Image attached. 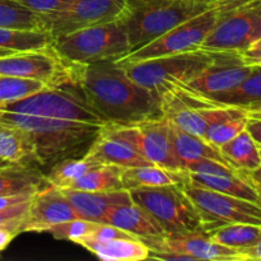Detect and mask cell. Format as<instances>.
<instances>
[{
	"label": "cell",
	"instance_id": "1",
	"mask_svg": "<svg viewBox=\"0 0 261 261\" xmlns=\"http://www.w3.org/2000/svg\"><path fill=\"white\" fill-rule=\"evenodd\" d=\"M71 86L109 124L129 125L162 116L160 98L135 83L115 60L71 64Z\"/></svg>",
	"mask_w": 261,
	"mask_h": 261
},
{
	"label": "cell",
	"instance_id": "2",
	"mask_svg": "<svg viewBox=\"0 0 261 261\" xmlns=\"http://www.w3.org/2000/svg\"><path fill=\"white\" fill-rule=\"evenodd\" d=\"M221 2L223 0H127L117 22L126 33L132 53Z\"/></svg>",
	"mask_w": 261,
	"mask_h": 261
},
{
	"label": "cell",
	"instance_id": "3",
	"mask_svg": "<svg viewBox=\"0 0 261 261\" xmlns=\"http://www.w3.org/2000/svg\"><path fill=\"white\" fill-rule=\"evenodd\" d=\"M0 124L28 133L40 165L71 152L98 135L102 126L0 110Z\"/></svg>",
	"mask_w": 261,
	"mask_h": 261
},
{
	"label": "cell",
	"instance_id": "4",
	"mask_svg": "<svg viewBox=\"0 0 261 261\" xmlns=\"http://www.w3.org/2000/svg\"><path fill=\"white\" fill-rule=\"evenodd\" d=\"M245 0H223L214 7L204 10L200 14L185 20L176 25L168 32L163 33L152 42L147 43L138 50L126 54L122 58L116 59V64L120 66L129 65L148 59L158 56L173 55V54L186 53V51L200 48L204 41L213 31L219 18L231 8L241 4Z\"/></svg>",
	"mask_w": 261,
	"mask_h": 261
},
{
	"label": "cell",
	"instance_id": "5",
	"mask_svg": "<svg viewBox=\"0 0 261 261\" xmlns=\"http://www.w3.org/2000/svg\"><path fill=\"white\" fill-rule=\"evenodd\" d=\"M54 50L71 64L116 60L130 53L127 36L119 22L83 28L53 41Z\"/></svg>",
	"mask_w": 261,
	"mask_h": 261
},
{
	"label": "cell",
	"instance_id": "6",
	"mask_svg": "<svg viewBox=\"0 0 261 261\" xmlns=\"http://www.w3.org/2000/svg\"><path fill=\"white\" fill-rule=\"evenodd\" d=\"M0 110L98 126L107 124L101 115L89 106L81 91L69 84L60 87H43L30 96L2 103Z\"/></svg>",
	"mask_w": 261,
	"mask_h": 261
},
{
	"label": "cell",
	"instance_id": "7",
	"mask_svg": "<svg viewBox=\"0 0 261 261\" xmlns=\"http://www.w3.org/2000/svg\"><path fill=\"white\" fill-rule=\"evenodd\" d=\"M213 50L196 48L173 55L158 56L124 65L127 75L139 86L160 94L175 84H182L211 61Z\"/></svg>",
	"mask_w": 261,
	"mask_h": 261
},
{
	"label": "cell",
	"instance_id": "8",
	"mask_svg": "<svg viewBox=\"0 0 261 261\" xmlns=\"http://www.w3.org/2000/svg\"><path fill=\"white\" fill-rule=\"evenodd\" d=\"M132 200L148 212L166 233L203 229L195 205L180 184L129 190Z\"/></svg>",
	"mask_w": 261,
	"mask_h": 261
},
{
	"label": "cell",
	"instance_id": "9",
	"mask_svg": "<svg viewBox=\"0 0 261 261\" xmlns=\"http://www.w3.org/2000/svg\"><path fill=\"white\" fill-rule=\"evenodd\" d=\"M184 193L195 205L205 232H212L229 223L261 226V205L246 199L236 198L196 185L186 178L180 182Z\"/></svg>",
	"mask_w": 261,
	"mask_h": 261
},
{
	"label": "cell",
	"instance_id": "10",
	"mask_svg": "<svg viewBox=\"0 0 261 261\" xmlns=\"http://www.w3.org/2000/svg\"><path fill=\"white\" fill-rule=\"evenodd\" d=\"M98 134L129 143L150 163L172 171H182V165L173 150L170 121L165 116L129 125L107 122L101 127Z\"/></svg>",
	"mask_w": 261,
	"mask_h": 261
},
{
	"label": "cell",
	"instance_id": "11",
	"mask_svg": "<svg viewBox=\"0 0 261 261\" xmlns=\"http://www.w3.org/2000/svg\"><path fill=\"white\" fill-rule=\"evenodd\" d=\"M261 38V0H245L227 10L201 48L245 51Z\"/></svg>",
	"mask_w": 261,
	"mask_h": 261
},
{
	"label": "cell",
	"instance_id": "12",
	"mask_svg": "<svg viewBox=\"0 0 261 261\" xmlns=\"http://www.w3.org/2000/svg\"><path fill=\"white\" fill-rule=\"evenodd\" d=\"M127 0H73L54 14L40 15L43 28L51 37L68 35L83 28L117 22L126 8Z\"/></svg>",
	"mask_w": 261,
	"mask_h": 261
},
{
	"label": "cell",
	"instance_id": "13",
	"mask_svg": "<svg viewBox=\"0 0 261 261\" xmlns=\"http://www.w3.org/2000/svg\"><path fill=\"white\" fill-rule=\"evenodd\" d=\"M0 75L33 79L45 87L71 86L70 63L61 59L53 45L42 50L0 56Z\"/></svg>",
	"mask_w": 261,
	"mask_h": 261
},
{
	"label": "cell",
	"instance_id": "14",
	"mask_svg": "<svg viewBox=\"0 0 261 261\" xmlns=\"http://www.w3.org/2000/svg\"><path fill=\"white\" fill-rule=\"evenodd\" d=\"M252 69L254 66L245 61L240 51L213 50L211 61L185 83L177 86L185 87L201 96L213 97L239 86Z\"/></svg>",
	"mask_w": 261,
	"mask_h": 261
},
{
	"label": "cell",
	"instance_id": "15",
	"mask_svg": "<svg viewBox=\"0 0 261 261\" xmlns=\"http://www.w3.org/2000/svg\"><path fill=\"white\" fill-rule=\"evenodd\" d=\"M149 252H175L191 260L240 261V250L217 244L204 229L165 233L140 240Z\"/></svg>",
	"mask_w": 261,
	"mask_h": 261
},
{
	"label": "cell",
	"instance_id": "16",
	"mask_svg": "<svg viewBox=\"0 0 261 261\" xmlns=\"http://www.w3.org/2000/svg\"><path fill=\"white\" fill-rule=\"evenodd\" d=\"M189 181L211 190L260 204L261 195L246 173L216 161H198L184 167Z\"/></svg>",
	"mask_w": 261,
	"mask_h": 261
},
{
	"label": "cell",
	"instance_id": "17",
	"mask_svg": "<svg viewBox=\"0 0 261 261\" xmlns=\"http://www.w3.org/2000/svg\"><path fill=\"white\" fill-rule=\"evenodd\" d=\"M78 218L61 189L48 185L32 195L22 232H47L51 227Z\"/></svg>",
	"mask_w": 261,
	"mask_h": 261
},
{
	"label": "cell",
	"instance_id": "18",
	"mask_svg": "<svg viewBox=\"0 0 261 261\" xmlns=\"http://www.w3.org/2000/svg\"><path fill=\"white\" fill-rule=\"evenodd\" d=\"M65 198L73 206L78 218L102 223L109 209L116 204L132 200L129 190L116 191H83L74 189H61Z\"/></svg>",
	"mask_w": 261,
	"mask_h": 261
},
{
	"label": "cell",
	"instance_id": "19",
	"mask_svg": "<svg viewBox=\"0 0 261 261\" xmlns=\"http://www.w3.org/2000/svg\"><path fill=\"white\" fill-rule=\"evenodd\" d=\"M102 223L117 227L139 240L166 233L162 226L133 200L111 206Z\"/></svg>",
	"mask_w": 261,
	"mask_h": 261
},
{
	"label": "cell",
	"instance_id": "20",
	"mask_svg": "<svg viewBox=\"0 0 261 261\" xmlns=\"http://www.w3.org/2000/svg\"><path fill=\"white\" fill-rule=\"evenodd\" d=\"M84 157L99 165H115L122 168L150 165L132 144L102 134L97 135Z\"/></svg>",
	"mask_w": 261,
	"mask_h": 261
},
{
	"label": "cell",
	"instance_id": "21",
	"mask_svg": "<svg viewBox=\"0 0 261 261\" xmlns=\"http://www.w3.org/2000/svg\"><path fill=\"white\" fill-rule=\"evenodd\" d=\"M170 121V120H168ZM170 133H171V139H172L173 150L180 161V163L184 167L189 163L198 162V161H216V162L222 163L224 166L233 168L226 158L222 154L221 149L216 145L211 144L206 142L204 138L198 137V135L190 134V133L185 132V130L180 129L176 126L175 124L170 121ZM236 170V168H234Z\"/></svg>",
	"mask_w": 261,
	"mask_h": 261
},
{
	"label": "cell",
	"instance_id": "22",
	"mask_svg": "<svg viewBox=\"0 0 261 261\" xmlns=\"http://www.w3.org/2000/svg\"><path fill=\"white\" fill-rule=\"evenodd\" d=\"M103 261H139L147 260L149 249L138 239H115L107 241L79 240L76 242Z\"/></svg>",
	"mask_w": 261,
	"mask_h": 261
},
{
	"label": "cell",
	"instance_id": "23",
	"mask_svg": "<svg viewBox=\"0 0 261 261\" xmlns=\"http://www.w3.org/2000/svg\"><path fill=\"white\" fill-rule=\"evenodd\" d=\"M227 162L236 170L251 175L261 171V155L259 145L255 143L246 129L233 139L219 147Z\"/></svg>",
	"mask_w": 261,
	"mask_h": 261
},
{
	"label": "cell",
	"instance_id": "24",
	"mask_svg": "<svg viewBox=\"0 0 261 261\" xmlns=\"http://www.w3.org/2000/svg\"><path fill=\"white\" fill-rule=\"evenodd\" d=\"M0 161L13 165L38 163L28 133L19 127L0 124Z\"/></svg>",
	"mask_w": 261,
	"mask_h": 261
},
{
	"label": "cell",
	"instance_id": "25",
	"mask_svg": "<svg viewBox=\"0 0 261 261\" xmlns=\"http://www.w3.org/2000/svg\"><path fill=\"white\" fill-rule=\"evenodd\" d=\"M46 182L45 176L31 165H0V195L35 193ZM47 184V182H46Z\"/></svg>",
	"mask_w": 261,
	"mask_h": 261
},
{
	"label": "cell",
	"instance_id": "26",
	"mask_svg": "<svg viewBox=\"0 0 261 261\" xmlns=\"http://www.w3.org/2000/svg\"><path fill=\"white\" fill-rule=\"evenodd\" d=\"M182 180V171L168 170V168L154 165V163L125 167L121 170L122 188L126 190L180 184Z\"/></svg>",
	"mask_w": 261,
	"mask_h": 261
},
{
	"label": "cell",
	"instance_id": "27",
	"mask_svg": "<svg viewBox=\"0 0 261 261\" xmlns=\"http://www.w3.org/2000/svg\"><path fill=\"white\" fill-rule=\"evenodd\" d=\"M247 121L249 116L244 107L227 105L224 114L216 122L209 125L203 138L208 143L219 148L246 129Z\"/></svg>",
	"mask_w": 261,
	"mask_h": 261
},
{
	"label": "cell",
	"instance_id": "28",
	"mask_svg": "<svg viewBox=\"0 0 261 261\" xmlns=\"http://www.w3.org/2000/svg\"><path fill=\"white\" fill-rule=\"evenodd\" d=\"M54 38L46 30H19L0 27V48L23 53L42 50L53 45Z\"/></svg>",
	"mask_w": 261,
	"mask_h": 261
},
{
	"label": "cell",
	"instance_id": "29",
	"mask_svg": "<svg viewBox=\"0 0 261 261\" xmlns=\"http://www.w3.org/2000/svg\"><path fill=\"white\" fill-rule=\"evenodd\" d=\"M208 98L217 103L231 105L244 109L250 105L261 102V66H254L251 73L233 89Z\"/></svg>",
	"mask_w": 261,
	"mask_h": 261
},
{
	"label": "cell",
	"instance_id": "30",
	"mask_svg": "<svg viewBox=\"0 0 261 261\" xmlns=\"http://www.w3.org/2000/svg\"><path fill=\"white\" fill-rule=\"evenodd\" d=\"M122 167L115 165H99L82 176L66 189L83 191H116L121 190Z\"/></svg>",
	"mask_w": 261,
	"mask_h": 261
},
{
	"label": "cell",
	"instance_id": "31",
	"mask_svg": "<svg viewBox=\"0 0 261 261\" xmlns=\"http://www.w3.org/2000/svg\"><path fill=\"white\" fill-rule=\"evenodd\" d=\"M209 237L217 244L242 250L254 246L261 240V226L249 223H229L209 232Z\"/></svg>",
	"mask_w": 261,
	"mask_h": 261
},
{
	"label": "cell",
	"instance_id": "32",
	"mask_svg": "<svg viewBox=\"0 0 261 261\" xmlns=\"http://www.w3.org/2000/svg\"><path fill=\"white\" fill-rule=\"evenodd\" d=\"M0 27L45 30L40 15L23 7L18 0H0Z\"/></svg>",
	"mask_w": 261,
	"mask_h": 261
},
{
	"label": "cell",
	"instance_id": "33",
	"mask_svg": "<svg viewBox=\"0 0 261 261\" xmlns=\"http://www.w3.org/2000/svg\"><path fill=\"white\" fill-rule=\"evenodd\" d=\"M97 166H99V163L93 162L87 157L81 160L61 161L51 168L45 180L48 185L56 186L59 189H66Z\"/></svg>",
	"mask_w": 261,
	"mask_h": 261
},
{
	"label": "cell",
	"instance_id": "34",
	"mask_svg": "<svg viewBox=\"0 0 261 261\" xmlns=\"http://www.w3.org/2000/svg\"><path fill=\"white\" fill-rule=\"evenodd\" d=\"M43 87L45 84L33 79L0 75V105L30 96Z\"/></svg>",
	"mask_w": 261,
	"mask_h": 261
},
{
	"label": "cell",
	"instance_id": "35",
	"mask_svg": "<svg viewBox=\"0 0 261 261\" xmlns=\"http://www.w3.org/2000/svg\"><path fill=\"white\" fill-rule=\"evenodd\" d=\"M96 223L97 222L75 218L51 227L47 231V233L53 234L58 240H66V241H71L74 244H76L79 240L91 233L92 229L96 226Z\"/></svg>",
	"mask_w": 261,
	"mask_h": 261
},
{
	"label": "cell",
	"instance_id": "36",
	"mask_svg": "<svg viewBox=\"0 0 261 261\" xmlns=\"http://www.w3.org/2000/svg\"><path fill=\"white\" fill-rule=\"evenodd\" d=\"M18 2L36 14L47 15L60 12L73 0H18Z\"/></svg>",
	"mask_w": 261,
	"mask_h": 261
},
{
	"label": "cell",
	"instance_id": "37",
	"mask_svg": "<svg viewBox=\"0 0 261 261\" xmlns=\"http://www.w3.org/2000/svg\"><path fill=\"white\" fill-rule=\"evenodd\" d=\"M35 193H25V194H17V195H0V211L7 209L9 206L17 205V204L27 201L32 198Z\"/></svg>",
	"mask_w": 261,
	"mask_h": 261
},
{
	"label": "cell",
	"instance_id": "38",
	"mask_svg": "<svg viewBox=\"0 0 261 261\" xmlns=\"http://www.w3.org/2000/svg\"><path fill=\"white\" fill-rule=\"evenodd\" d=\"M261 260V240L251 247L240 250V261Z\"/></svg>",
	"mask_w": 261,
	"mask_h": 261
},
{
	"label": "cell",
	"instance_id": "39",
	"mask_svg": "<svg viewBox=\"0 0 261 261\" xmlns=\"http://www.w3.org/2000/svg\"><path fill=\"white\" fill-rule=\"evenodd\" d=\"M246 130L250 133L255 143L261 147V119H251V117H249Z\"/></svg>",
	"mask_w": 261,
	"mask_h": 261
},
{
	"label": "cell",
	"instance_id": "40",
	"mask_svg": "<svg viewBox=\"0 0 261 261\" xmlns=\"http://www.w3.org/2000/svg\"><path fill=\"white\" fill-rule=\"evenodd\" d=\"M17 234L18 232L9 228V227H0V252L4 251L9 246V244Z\"/></svg>",
	"mask_w": 261,
	"mask_h": 261
},
{
	"label": "cell",
	"instance_id": "41",
	"mask_svg": "<svg viewBox=\"0 0 261 261\" xmlns=\"http://www.w3.org/2000/svg\"><path fill=\"white\" fill-rule=\"evenodd\" d=\"M261 55V38L257 42H255L254 45L250 46L249 48H246L245 51H242V56L245 59H249V58H254V56Z\"/></svg>",
	"mask_w": 261,
	"mask_h": 261
},
{
	"label": "cell",
	"instance_id": "42",
	"mask_svg": "<svg viewBox=\"0 0 261 261\" xmlns=\"http://www.w3.org/2000/svg\"><path fill=\"white\" fill-rule=\"evenodd\" d=\"M245 110L247 112V116L251 119H261V102L250 105V106L245 107Z\"/></svg>",
	"mask_w": 261,
	"mask_h": 261
},
{
	"label": "cell",
	"instance_id": "43",
	"mask_svg": "<svg viewBox=\"0 0 261 261\" xmlns=\"http://www.w3.org/2000/svg\"><path fill=\"white\" fill-rule=\"evenodd\" d=\"M247 176H249L251 182L254 184V186L257 189V191H259V194L261 195V171L260 172L251 173V175H247Z\"/></svg>",
	"mask_w": 261,
	"mask_h": 261
},
{
	"label": "cell",
	"instance_id": "44",
	"mask_svg": "<svg viewBox=\"0 0 261 261\" xmlns=\"http://www.w3.org/2000/svg\"><path fill=\"white\" fill-rule=\"evenodd\" d=\"M245 59V58H244ZM245 61H246L249 65H252V66H261V55H257V56H254V58H249V59H245Z\"/></svg>",
	"mask_w": 261,
	"mask_h": 261
},
{
	"label": "cell",
	"instance_id": "45",
	"mask_svg": "<svg viewBox=\"0 0 261 261\" xmlns=\"http://www.w3.org/2000/svg\"><path fill=\"white\" fill-rule=\"evenodd\" d=\"M14 51H10V50H5V48H0V56H5V55H10L13 54Z\"/></svg>",
	"mask_w": 261,
	"mask_h": 261
},
{
	"label": "cell",
	"instance_id": "46",
	"mask_svg": "<svg viewBox=\"0 0 261 261\" xmlns=\"http://www.w3.org/2000/svg\"><path fill=\"white\" fill-rule=\"evenodd\" d=\"M259 149H260V155H261V147H259Z\"/></svg>",
	"mask_w": 261,
	"mask_h": 261
},
{
	"label": "cell",
	"instance_id": "47",
	"mask_svg": "<svg viewBox=\"0 0 261 261\" xmlns=\"http://www.w3.org/2000/svg\"><path fill=\"white\" fill-rule=\"evenodd\" d=\"M3 163H5V162H2V161H0V165H3Z\"/></svg>",
	"mask_w": 261,
	"mask_h": 261
}]
</instances>
